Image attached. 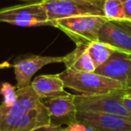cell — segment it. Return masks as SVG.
Wrapping results in <instances>:
<instances>
[{"label":"cell","instance_id":"obj_1","mask_svg":"<svg viewBox=\"0 0 131 131\" xmlns=\"http://www.w3.org/2000/svg\"><path fill=\"white\" fill-rule=\"evenodd\" d=\"M58 75L65 87L75 90L82 94L94 95L126 91L123 83L101 75L95 72H82L66 68Z\"/></svg>","mask_w":131,"mask_h":131},{"label":"cell","instance_id":"obj_2","mask_svg":"<svg viewBox=\"0 0 131 131\" xmlns=\"http://www.w3.org/2000/svg\"><path fill=\"white\" fill-rule=\"evenodd\" d=\"M105 16L82 15L58 19L52 22V26L68 35L75 44L88 46L99 40V32L104 24L108 22Z\"/></svg>","mask_w":131,"mask_h":131},{"label":"cell","instance_id":"obj_3","mask_svg":"<svg viewBox=\"0 0 131 131\" xmlns=\"http://www.w3.org/2000/svg\"><path fill=\"white\" fill-rule=\"evenodd\" d=\"M49 22L82 15L104 16V0H40Z\"/></svg>","mask_w":131,"mask_h":131},{"label":"cell","instance_id":"obj_4","mask_svg":"<svg viewBox=\"0 0 131 131\" xmlns=\"http://www.w3.org/2000/svg\"><path fill=\"white\" fill-rule=\"evenodd\" d=\"M126 94V91L94 95L77 94L75 95L74 102L77 111H93L131 118V112L127 111L123 103V98Z\"/></svg>","mask_w":131,"mask_h":131},{"label":"cell","instance_id":"obj_5","mask_svg":"<svg viewBox=\"0 0 131 131\" xmlns=\"http://www.w3.org/2000/svg\"><path fill=\"white\" fill-rule=\"evenodd\" d=\"M0 23L14 24L23 27L50 25L47 11L40 0H31L24 5L0 9Z\"/></svg>","mask_w":131,"mask_h":131},{"label":"cell","instance_id":"obj_6","mask_svg":"<svg viewBox=\"0 0 131 131\" xmlns=\"http://www.w3.org/2000/svg\"><path fill=\"white\" fill-rule=\"evenodd\" d=\"M75 95H68L41 100V103L47 109L49 115V124L54 127H61L63 124L68 126L77 123V110L75 108Z\"/></svg>","mask_w":131,"mask_h":131},{"label":"cell","instance_id":"obj_7","mask_svg":"<svg viewBox=\"0 0 131 131\" xmlns=\"http://www.w3.org/2000/svg\"><path fill=\"white\" fill-rule=\"evenodd\" d=\"M77 121L96 131H131V118L115 114L77 111Z\"/></svg>","mask_w":131,"mask_h":131},{"label":"cell","instance_id":"obj_8","mask_svg":"<svg viewBox=\"0 0 131 131\" xmlns=\"http://www.w3.org/2000/svg\"><path fill=\"white\" fill-rule=\"evenodd\" d=\"M49 124V115L43 104L26 113L0 118V131H29Z\"/></svg>","mask_w":131,"mask_h":131},{"label":"cell","instance_id":"obj_9","mask_svg":"<svg viewBox=\"0 0 131 131\" xmlns=\"http://www.w3.org/2000/svg\"><path fill=\"white\" fill-rule=\"evenodd\" d=\"M64 62L63 57H45V56H28L15 60L13 67L15 69L16 88L26 87L31 85V78L35 73L45 66L53 63Z\"/></svg>","mask_w":131,"mask_h":131},{"label":"cell","instance_id":"obj_10","mask_svg":"<svg viewBox=\"0 0 131 131\" xmlns=\"http://www.w3.org/2000/svg\"><path fill=\"white\" fill-rule=\"evenodd\" d=\"M99 40L117 51L131 55V32L114 21H108L99 32Z\"/></svg>","mask_w":131,"mask_h":131},{"label":"cell","instance_id":"obj_11","mask_svg":"<svg viewBox=\"0 0 131 131\" xmlns=\"http://www.w3.org/2000/svg\"><path fill=\"white\" fill-rule=\"evenodd\" d=\"M130 71L131 56L118 51H115L105 63L95 69V73L119 81L124 84H126Z\"/></svg>","mask_w":131,"mask_h":131},{"label":"cell","instance_id":"obj_12","mask_svg":"<svg viewBox=\"0 0 131 131\" xmlns=\"http://www.w3.org/2000/svg\"><path fill=\"white\" fill-rule=\"evenodd\" d=\"M41 104V100L31 85L17 89V100L12 107L0 106V118L26 113Z\"/></svg>","mask_w":131,"mask_h":131},{"label":"cell","instance_id":"obj_13","mask_svg":"<svg viewBox=\"0 0 131 131\" xmlns=\"http://www.w3.org/2000/svg\"><path fill=\"white\" fill-rule=\"evenodd\" d=\"M31 86L40 100L68 95L65 91V85L58 74L40 75L31 81Z\"/></svg>","mask_w":131,"mask_h":131},{"label":"cell","instance_id":"obj_14","mask_svg":"<svg viewBox=\"0 0 131 131\" xmlns=\"http://www.w3.org/2000/svg\"><path fill=\"white\" fill-rule=\"evenodd\" d=\"M88 46L78 45L72 52L64 56V62L67 68L82 72H95L96 67L87 49Z\"/></svg>","mask_w":131,"mask_h":131},{"label":"cell","instance_id":"obj_15","mask_svg":"<svg viewBox=\"0 0 131 131\" xmlns=\"http://www.w3.org/2000/svg\"><path fill=\"white\" fill-rule=\"evenodd\" d=\"M87 49L96 68L105 63L111 58V55L115 51H117L114 48L110 46L109 44H106L100 40L90 43L88 45Z\"/></svg>","mask_w":131,"mask_h":131},{"label":"cell","instance_id":"obj_16","mask_svg":"<svg viewBox=\"0 0 131 131\" xmlns=\"http://www.w3.org/2000/svg\"><path fill=\"white\" fill-rule=\"evenodd\" d=\"M104 16L109 21H125V13L121 0H104Z\"/></svg>","mask_w":131,"mask_h":131},{"label":"cell","instance_id":"obj_17","mask_svg":"<svg viewBox=\"0 0 131 131\" xmlns=\"http://www.w3.org/2000/svg\"><path fill=\"white\" fill-rule=\"evenodd\" d=\"M0 95L3 97L2 107H12L17 100V88L9 83H3L0 85Z\"/></svg>","mask_w":131,"mask_h":131},{"label":"cell","instance_id":"obj_18","mask_svg":"<svg viewBox=\"0 0 131 131\" xmlns=\"http://www.w3.org/2000/svg\"><path fill=\"white\" fill-rule=\"evenodd\" d=\"M125 13V22L131 24V0H121Z\"/></svg>","mask_w":131,"mask_h":131},{"label":"cell","instance_id":"obj_19","mask_svg":"<svg viewBox=\"0 0 131 131\" xmlns=\"http://www.w3.org/2000/svg\"><path fill=\"white\" fill-rule=\"evenodd\" d=\"M62 128H63L62 127H54V126H51L50 124H48V125L39 126L29 131H61Z\"/></svg>","mask_w":131,"mask_h":131},{"label":"cell","instance_id":"obj_20","mask_svg":"<svg viewBox=\"0 0 131 131\" xmlns=\"http://www.w3.org/2000/svg\"><path fill=\"white\" fill-rule=\"evenodd\" d=\"M125 85H126V92H127V94H128V93H131V71H130V73H129V75H128V77H127V82H126Z\"/></svg>","mask_w":131,"mask_h":131},{"label":"cell","instance_id":"obj_21","mask_svg":"<svg viewBox=\"0 0 131 131\" xmlns=\"http://www.w3.org/2000/svg\"><path fill=\"white\" fill-rule=\"evenodd\" d=\"M123 103H124V105L126 106V108L127 109V111H128L129 112H131V99L130 98H127V97H126V96H124Z\"/></svg>","mask_w":131,"mask_h":131},{"label":"cell","instance_id":"obj_22","mask_svg":"<svg viewBox=\"0 0 131 131\" xmlns=\"http://www.w3.org/2000/svg\"><path fill=\"white\" fill-rule=\"evenodd\" d=\"M115 22V21H114ZM118 24H119L121 26H123L125 29H127L128 31H130L131 32V24H128L127 22H125V21H120V22H117Z\"/></svg>","mask_w":131,"mask_h":131},{"label":"cell","instance_id":"obj_23","mask_svg":"<svg viewBox=\"0 0 131 131\" xmlns=\"http://www.w3.org/2000/svg\"><path fill=\"white\" fill-rule=\"evenodd\" d=\"M11 67H12V65H10V63L7 61L0 63V70L5 69V68H11Z\"/></svg>","mask_w":131,"mask_h":131},{"label":"cell","instance_id":"obj_24","mask_svg":"<svg viewBox=\"0 0 131 131\" xmlns=\"http://www.w3.org/2000/svg\"><path fill=\"white\" fill-rule=\"evenodd\" d=\"M61 131H71V130L69 129V127H67L66 128H62V129H61Z\"/></svg>","mask_w":131,"mask_h":131},{"label":"cell","instance_id":"obj_25","mask_svg":"<svg viewBox=\"0 0 131 131\" xmlns=\"http://www.w3.org/2000/svg\"><path fill=\"white\" fill-rule=\"evenodd\" d=\"M125 96H126V97H127V98H130V99H131V93H128V94H126Z\"/></svg>","mask_w":131,"mask_h":131},{"label":"cell","instance_id":"obj_26","mask_svg":"<svg viewBox=\"0 0 131 131\" xmlns=\"http://www.w3.org/2000/svg\"><path fill=\"white\" fill-rule=\"evenodd\" d=\"M128 24H129V23H128Z\"/></svg>","mask_w":131,"mask_h":131}]
</instances>
